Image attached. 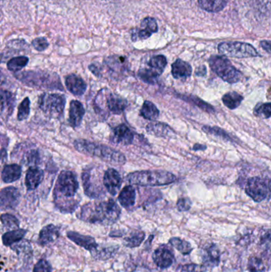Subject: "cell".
<instances>
[{
  "mask_svg": "<svg viewBox=\"0 0 271 272\" xmlns=\"http://www.w3.org/2000/svg\"><path fill=\"white\" fill-rule=\"evenodd\" d=\"M66 88L75 96H82L87 89L86 83L81 77L76 74L66 76Z\"/></svg>",
  "mask_w": 271,
  "mask_h": 272,
  "instance_id": "d6986e66",
  "label": "cell"
},
{
  "mask_svg": "<svg viewBox=\"0 0 271 272\" xmlns=\"http://www.w3.org/2000/svg\"><path fill=\"white\" fill-rule=\"evenodd\" d=\"M243 101V97L237 92H229L222 97L224 105L229 109L234 110L240 105Z\"/></svg>",
  "mask_w": 271,
  "mask_h": 272,
  "instance_id": "4dcf8cb0",
  "label": "cell"
},
{
  "mask_svg": "<svg viewBox=\"0 0 271 272\" xmlns=\"http://www.w3.org/2000/svg\"><path fill=\"white\" fill-rule=\"evenodd\" d=\"M135 138V134L125 124H120L113 130L111 141L115 144L128 146L132 144Z\"/></svg>",
  "mask_w": 271,
  "mask_h": 272,
  "instance_id": "2e32d148",
  "label": "cell"
},
{
  "mask_svg": "<svg viewBox=\"0 0 271 272\" xmlns=\"http://www.w3.org/2000/svg\"><path fill=\"white\" fill-rule=\"evenodd\" d=\"M26 160H27V164L28 165L32 166V167L37 165L40 163L39 152L35 149L31 150V151L27 153Z\"/></svg>",
  "mask_w": 271,
  "mask_h": 272,
  "instance_id": "f6af8a7d",
  "label": "cell"
},
{
  "mask_svg": "<svg viewBox=\"0 0 271 272\" xmlns=\"http://www.w3.org/2000/svg\"><path fill=\"white\" fill-rule=\"evenodd\" d=\"M44 172L38 167H31L28 169L26 175V186L27 190H34L37 189L43 181Z\"/></svg>",
  "mask_w": 271,
  "mask_h": 272,
  "instance_id": "ffe728a7",
  "label": "cell"
},
{
  "mask_svg": "<svg viewBox=\"0 0 271 272\" xmlns=\"http://www.w3.org/2000/svg\"><path fill=\"white\" fill-rule=\"evenodd\" d=\"M169 243L184 256H187L193 252V247H192L191 243L179 237H172L169 239Z\"/></svg>",
  "mask_w": 271,
  "mask_h": 272,
  "instance_id": "836d02e7",
  "label": "cell"
},
{
  "mask_svg": "<svg viewBox=\"0 0 271 272\" xmlns=\"http://www.w3.org/2000/svg\"><path fill=\"white\" fill-rule=\"evenodd\" d=\"M0 196L1 209L6 210L16 208L20 201L21 194L17 188L9 186L1 190Z\"/></svg>",
  "mask_w": 271,
  "mask_h": 272,
  "instance_id": "8fae6325",
  "label": "cell"
},
{
  "mask_svg": "<svg viewBox=\"0 0 271 272\" xmlns=\"http://www.w3.org/2000/svg\"><path fill=\"white\" fill-rule=\"evenodd\" d=\"M145 239V233L139 230H135L129 236L124 238V245L126 247L133 248L140 246Z\"/></svg>",
  "mask_w": 271,
  "mask_h": 272,
  "instance_id": "d590c367",
  "label": "cell"
},
{
  "mask_svg": "<svg viewBox=\"0 0 271 272\" xmlns=\"http://www.w3.org/2000/svg\"><path fill=\"white\" fill-rule=\"evenodd\" d=\"M247 268H248L249 272H265V266H264L263 260L256 256H253L249 259Z\"/></svg>",
  "mask_w": 271,
  "mask_h": 272,
  "instance_id": "7bdbcfd3",
  "label": "cell"
},
{
  "mask_svg": "<svg viewBox=\"0 0 271 272\" xmlns=\"http://www.w3.org/2000/svg\"><path fill=\"white\" fill-rule=\"evenodd\" d=\"M28 62H29V58L25 56L11 58L7 62V68L13 72H19L28 64Z\"/></svg>",
  "mask_w": 271,
  "mask_h": 272,
  "instance_id": "8d00e7d4",
  "label": "cell"
},
{
  "mask_svg": "<svg viewBox=\"0 0 271 272\" xmlns=\"http://www.w3.org/2000/svg\"><path fill=\"white\" fill-rule=\"evenodd\" d=\"M218 50L223 55L232 58H254L259 56V53L254 46L239 41L222 42L218 45Z\"/></svg>",
  "mask_w": 271,
  "mask_h": 272,
  "instance_id": "9c48e42d",
  "label": "cell"
},
{
  "mask_svg": "<svg viewBox=\"0 0 271 272\" xmlns=\"http://www.w3.org/2000/svg\"><path fill=\"white\" fill-rule=\"evenodd\" d=\"M84 107L82 103L78 101H72L70 103L69 123L73 128L79 127L84 117Z\"/></svg>",
  "mask_w": 271,
  "mask_h": 272,
  "instance_id": "7402d4cb",
  "label": "cell"
},
{
  "mask_svg": "<svg viewBox=\"0 0 271 272\" xmlns=\"http://www.w3.org/2000/svg\"><path fill=\"white\" fill-rule=\"evenodd\" d=\"M140 115L146 120H154L159 116V110L150 101H145L140 111Z\"/></svg>",
  "mask_w": 271,
  "mask_h": 272,
  "instance_id": "e575fe53",
  "label": "cell"
},
{
  "mask_svg": "<svg viewBox=\"0 0 271 272\" xmlns=\"http://www.w3.org/2000/svg\"><path fill=\"white\" fill-rule=\"evenodd\" d=\"M177 177L170 172L165 170H142L128 174L127 181L132 185L141 186H166L172 183Z\"/></svg>",
  "mask_w": 271,
  "mask_h": 272,
  "instance_id": "5b68a950",
  "label": "cell"
},
{
  "mask_svg": "<svg viewBox=\"0 0 271 272\" xmlns=\"http://www.w3.org/2000/svg\"><path fill=\"white\" fill-rule=\"evenodd\" d=\"M245 191L255 202L271 198V180L267 177H253L246 182Z\"/></svg>",
  "mask_w": 271,
  "mask_h": 272,
  "instance_id": "52a82bcc",
  "label": "cell"
},
{
  "mask_svg": "<svg viewBox=\"0 0 271 272\" xmlns=\"http://www.w3.org/2000/svg\"><path fill=\"white\" fill-rule=\"evenodd\" d=\"M32 45L37 51H44L49 46V42L45 37H37L32 41Z\"/></svg>",
  "mask_w": 271,
  "mask_h": 272,
  "instance_id": "c3c4849f",
  "label": "cell"
},
{
  "mask_svg": "<svg viewBox=\"0 0 271 272\" xmlns=\"http://www.w3.org/2000/svg\"><path fill=\"white\" fill-rule=\"evenodd\" d=\"M103 94H104L106 106L111 113L120 115L128 107V101L123 99V97H119L117 94L112 93L110 91H107L106 94L103 93Z\"/></svg>",
  "mask_w": 271,
  "mask_h": 272,
  "instance_id": "9a60e30c",
  "label": "cell"
},
{
  "mask_svg": "<svg viewBox=\"0 0 271 272\" xmlns=\"http://www.w3.org/2000/svg\"><path fill=\"white\" fill-rule=\"evenodd\" d=\"M207 149V146L203 144H199V143H196L194 146H193V150L194 151H204Z\"/></svg>",
  "mask_w": 271,
  "mask_h": 272,
  "instance_id": "db71d44e",
  "label": "cell"
},
{
  "mask_svg": "<svg viewBox=\"0 0 271 272\" xmlns=\"http://www.w3.org/2000/svg\"><path fill=\"white\" fill-rule=\"evenodd\" d=\"M146 132L149 134L157 137H168L174 135L170 127L163 123H151L146 127Z\"/></svg>",
  "mask_w": 271,
  "mask_h": 272,
  "instance_id": "484cf974",
  "label": "cell"
},
{
  "mask_svg": "<svg viewBox=\"0 0 271 272\" xmlns=\"http://www.w3.org/2000/svg\"><path fill=\"white\" fill-rule=\"evenodd\" d=\"M153 260L158 268L167 269L172 266L174 262V254L167 246L158 247L153 253Z\"/></svg>",
  "mask_w": 271,
  "mask_h": 272,
  "instance_id": "4fadbf2b",
  "label": "cell"
},
{
  "mask_svg": "<svg viewBox=\"0 0 271 272\" xmlns=\"http://www.w3.org/2000/svg\"><path fill=\"white\" fill-rule=\"evenodd\" d=\"M119 246L108 245L98 246L97 249H95L93 252H91L93 258L99 260H106L113 257L115 254L119 251Z\"/></svg>",
  "mask_w": 271,
  "mask_h": 272,
  "instance_id": "83f0119b",
  "label": "cell"
},
{
  "mask_svg": "<svg viewBox=\"0 0 271 272\" xmlns=\"http://www.w3.org/2000/svg\"><path fill=\"white\" fill-rule=\"evenodd\" d=\"M67 237L76 245L83 247L92 252L98 247L96 239L90 236L82 235L76 232L69 231L67 233Z\"/></svg>",
  "mask_w": 271,
  "mask_h": 272,
  "instance_id": "e0dca14e",
  "label": "cell"
},
{
  "mask_svg": "<svg viewBox=\"0 0 271 272\" xmlns=\"http://www.w3.org/2000/svg\"><path fill=\"white\" fill-rule=\"evenodd\" d=\"M27 230L23 229H15V230L6 232L2 235V243L5 246H7V247L14 245L15 243L20 242L23 239L25 235L27 234Z\"/></svg>",
  "mask_w": 271,
  "mask_h": 272,
  "instance_id": "f1b7e54d",
  "label": "cell"
},
{
  "mask_svg": "<svg viewBox=\"0 0 271 272\" xmlns=\"http://www.w3.org/2000/svg\"><path fill=\"white\" fill-rule=\"evenodd\" d=\"M16 78L27 86L37 89L63 91L59 76L54 72L26 71L15 75Z\"/></svg>",
  "mask_w": 271,
  "mask_h": 272,
  "instance_id": "277c9868",
  "label": "cell"
},
{
  "mask_svg": "<svg viewBox=\"0 0 271 272\" xmlns=\"http://www.w3.org/2000/svg\"><path fill=\"white\" fill-rule=\"evenodd\" d=\"M33 272H52V267L47 260H40L34 267Z\"/></svg>",
  "mask_w": 271,
  "mask_h": 272,
  "instance_id": "7dc6e473",
  "label": "cell"
},
{
  "mask_svg": "<svg viewBox=\"0 0 271 272\" xmlns=\"http://www.w3.org/2000/svg\"><path fill=\"white\" fill-rule=\"evenodd\" d=\"M136 190L132 186H127L123 188L119 195V202L123 208H132L136 204Z\"/></svg>",
  "mask_w": 271,
  "mask_h": 272,
  "instance_id": "d4e9b609",
  "label": "cell"
},
{
  "mask_svg": "<svg viewBox=\"0 0 271 272\" xmlns=\"http://www.w3.org/2000/svg\"><path fill=\"white\" fill-rule=\"evenodd\" d=\"M121 209L112 199L106 202H91L81 208L79 218L91 224L110 225L119 220Z\"/></svg>",
  "mask_w": 271,
  "mask_h": 272,
  "instance_id": "7a4b0ae2",
  "label": "cell"
},
{
  "mask_svg": "<svg viewBox=\"0 0 271 272\" xmlns=\"http://www.w3.org/2000/svg\"><path fill=\"white\" fill-rule=\"evenodd\" d=\"M193 72L192 66L181 59H177L172 65V75L177 80H186Z\"/></svg>",
  "mask_w": 271,
  "mask_h": 272,
  "instance_id": "44dd1931",
  "label": "cell"
},
{
  "mask_svg": "<svg viewBox=\"0 0 271 272\" xmlns=\"http://www.w3.org/2000/svg\"><path fill=\"white\" fill-rule=\"evenodd\" d=\"M228 0H199L200 6L208 12H220L228 4Z\"/></svg>",
  "mask_w": 271,
  "mask_h": 272,
  "instance_id": "f546056e",
  "label": "cell"
},
{
  "mask_svg": "<svg viewBox=\"0 0 271 272\" xmlns=\"http://www.w3.org/2000/svg\"><path fill=\"white\" fill-rule=\"evenodd\" d=\"M181 99L186 101L188 103H192L193 105L197 106V107L203 110V111H206L207 113L215 112V108L212 105H210L209 103H206L205 101H203L199 97L192 95H181Z\"/></svg>",
  "mask_w": 271,
  "mask_h": 272,
  "instance_id": "1f68e13d",
  "label": "cell"
},
{
  "mask_svg": "<svg viewBox=\"0 0 271 272\" xmlns=\"http://www.w3.org/2000/svg\"><path fill=\"white\" fill-rule=\"evenodd\" d=\"M192 206V202L189 198H180L177 202V208L180 212L189 211Z\"/></svg>",
  "mask_w": 271,
  "mask_h": 272,
  "instance_id": "681fc988",
  "label": "cell"
},
{
  "mask_svg": "<svg viewBox=\"0 0 271 272\" xmlns=\"http://www.w3.org/2000/svg\"><path fill=\"white\" fill-rule=\"evenodd\" d=\"M138 76L142 81L150 85H154L158 81V75L150 68H142L138 72Z\"/></svg>",
  "mask_w": 271,
  "mask_h": 272,
  "instance_id": "60d3db41",
  "label": "cell"
},
{
  "mask_svg": "<svg viewBox=\"0 0 271 272\" xmlns=\"http://www.w3.org/2000/svg\"><path fill=\"white\" fill-rule=\"evenodd\" d=\"M210 67L223 81L235 84L241 81L242 72L231 63L228 58L222 56H212L208 60Z\"/></svg>",
  "mask_w": 271,
  "mask_h": 272,
  "instance_id": "8992f818",
  "label": "cell"
},
{
  "mask_svg": "<svg viewBox=\"0 0 271 272\" xmlns=\"http://www.w3.org/2000/svg\"><path fill=\"white\" fill-rule=\"evenodd\" d=\"M103 182L109 194L115 196L120 190L123 181L119 172L115 169L110 168L104 173Z\"/></svg>",
  "mask_w": 271,
  "mask_h": 272,
  "instance_id": "5bb4252c",
  "label": "cell"
},
{
  "mask_svg": "<svg viewBox=\"0 0 271 272\" xmlns=\"http://www.w3.org/2000/svg\"><path fill=\"white\" fill-rule=\"evenodd\" d=\"M66 102V97L57 93H44L38 100L40 108L50 118H59L62 116Z\"/></svg>",
  "mask_w": 271,
  "mask_h": 272,
  "instance_id": "ba28073f",
  "label": "cell"
},
{
  "mask_svg": "<svg viewBox=\"0 0 271 272\" xmlns=\"http://www.w3.org/2000/svg\"><path fill=\"white\" fill-rule=\"evenodd\" d=\"M93 168L84 170L82 174L83 186L84 193L91 198H100L104 194V191L97 185L96 180L92 176Z\"/></svg>",
  "mask_w": 271,
  "mask_h": 272,
  "instance_id": "7c38bea8",
  "label": "cell"
},
{
  "mask_svg": "<svg viewBox=\"0 0 271 272\" xmlns=\"http://www.w3.org/2000/svg\"><path fill=\"white\" fill-rule=\"evenodd\" d=\"M254 114L258 117L269 119L271 117V103H258L254 109Z\"/></svg>",
  "mask_w": 271,
  "mask_h": 272,
  "instance_id": "b9f144b4",
  "label": "cell"
},
{
  "mask_svg": "<svg viewBox=\"0 0 271 272\" xmlns=\"http://www.w3.org/2000/svg\"><path fill=\"white\" fill-rule=\"evenodd\" d=\"M203 261L207 266L217 267L220 262V252L216 244L206 247L203 255Z\"/></svg>",
  "mask_w": 271,
  "mask_h": 272,
  "instance_id": "cb8c5ba5",
  "label": "cell"
},
{
  "mask_svg": "<svg viewBox=\"0 0 271 272\" xmlns=\"http://www.w3.org/2000/svg\"><path fill=\"white\" fill-rule=\"evenodd\" d=\"M30 110H31V101L28 97H26L19 105L18 120L19 121H23L27 119L30 115Z\"/></svg>",
  "mask_w": 271,
  "mask_h": 272,
  "instance_id": "ee69618b",
  "label": "cell"
},
{
  "mask_svg": "<svg viewBox=\"0 0 271 272\" xmlns=\"http://www.w3.org/2000/svg\"><path fill=\"white\" fill-rule=\"evenodd\" d=\"M260 244L266 247H269L271 246V229L264 232L263 235L260 237Z\"/></svg>",
  "mask_w": 271,
  "mask_h": 272,
  "instance_id": "f907efd6",
  "label": "cell"
},
{
  "mask_svg": "<svg viewBox=\"0 0 271 272\" xmlns=\"http://www.w3.org/2000/svg\"><path fill=\"white\" fill-rule=\"evenodd\" d=\"M261 46L266 51L271 53V41H262Z\"/></svg>",
  "mask_w": 271,
  "mask_h": 272,
  "instance_id": "f5cc1de1",
  "label": "cell"
},
{
  "mask_svg": "<svg viewBox=\"0 0 271 272\" xmlns=\"http://www.w3.org/2000/svg\"><path fill=\"white\" fill-rule=\"evenodd\" d=\"M15 105V99L8 91H1V116L2 119L11 115Z\"/></svg>",
  "mask_w": 271,
  "mask_h": 272,
  "instance_id": "603a6c76",
  "label": "cell"
},
{
  "mask_svg": "<svg viewBox=\"0 0 271 272\" xmlns=\"http://www.w3.org/2000/svg\"><path fill=\"white\" fill-rule=\"evenodd\" d=\"M167 65V58L163 55L154 56L150 58V60L148 62L150 69L155 72L158 76L162 75Z\"/></svg>",
  "mask_w": 271,
  "mask_h": 272,
  "instance_id": "d6a6232c",
  "label": "cell"
},
{
  "mask_svg": "<svg viewBox=\"0 0 271 272\" xmlns=\"http://www.w3.org/2000/svg\"><path fill=\"white\" fill-rule=\"evenodd\" d=\"M1 155H2V163H4V158L6 157V151L4 148H2V152H1Z\"/></svg>",
  "mask_w": 271,
  "mask_h": 272,
  "instance_id": "11a10c76",
  "label": "cell"
},
{
  "mask_svg": "<svg viewBox=\"0 0 271 272\" xmlns=\"http://www.w3.org/2000/svg\"><path fill=\"white\" fill-rule=\"evenodd\" d=\"M181 270L185 272H205L207 271V268L204 265L189 264L181 266Z\"/></svg>",
  "mask_w": 271,
  "mask_h": 272,
  "instance_id": "bcb514c9",
  "label": "cell"
},
{
  "mask_svg": "<svg viewBox=\"0 0 271 272\" xmlns=\"http://www.w3.org/2000/svg\"><path fill=\"white\" fill-rule=\"evenodd\" d=\"M207 73V69L204 66H200L199 68H197V70L196 71V75L197 76H204Z\"/></svg>",
  "mask_w": 271,
  "mask_h": 272,
  "instance_id": "816d5d0a",
  "label": "cell"
},
{
  "mask_svg": "<svg viewBox=\"0 0 271 272\" xmlns=\"http://www.w3.org/2000/svg\"><path fill=\"white\" fill-rule=\"evenodd\" d=\"M22 168L17 164H10L3 167L2 170V180L5 183H10L20 178Z\"/></svg>",
  "mask_w": 271,
  "mask_h": 272,
  "instance_id": "4316f807",
  "label": "cell"
},
{
  "mask_svg": "<svg viewBox=\"0 0 271 272\" xmlns=\"http://www.w3.org/2000/svg\"><path fill=\"white\" fill-rule=\"evenodd\" d=\"M202 130L207 134L219 137V138L224 139V140L233 142V138H232V136L228 134V132H225L224 129H222L219 127L203 126L202 128Z\"/></svg>",
  "mask_w": 271,
  "mask_h": 272,
  "instance_id": "f35d334b",
  "label": "cell"
},
{
  "mask_svg": "<svg viewBox=\"0 0 271 272\" xmlns=\"http://www.w3.org/2000/svg\"><path fill=\"white\" fill-rule=\"evenodd\" d=\"M59 237V227L54 225H48L40 231L37 243L41 247H44L55 241Z\"/></svg>",
  "mask_w": 271,
  "mask_h": 272,
  "instance_id": "ac0fdd59",
  "label": "cell"
},
{
  "mask_svg": "<svg viewBox=\"0 0 271 272\" xmlns=\"http://www.w3.org/2000/svg\"><path fill=\"white\" fill-rule=\"evenodd\" d=\"M79 183L76 175L72 171L64 170L60 173L54 190V203L63 213H72L78 206L76 197Z\"/></svg>",
  "mask_w": 271,
  "mask_h": 272,
  "instance_id": "6da1fadb",
  "label": "cell"
},
{
  "mask_svg": "<svg viewBox=\"0 0 271 272\" xmlns=\"http://www.w3.org/2000/svg\"><path fill=\"white\" fill-rule=\"evenodd\" d=\"M158 30V24L154 18H151V17L145 18L141 23L140 28H137V29L132 31V41L146 39L152 35L153 34L156 33Z\"/></svg>",
  "mask_w": 271,
  "mask_h": 272,
  "instance_id": "30bf717a",
  "label": "cell"
},
{
  "mask_svg": "<svg viewBox=\"0 0 271 272\" xmlns=\"http://www.w3.org/2000/svg\"><path fill=\"white\" fill-rule=\"evenodd\" d=\"M1 221H2V225L6 229L15 230V229H19V226H20V223L17 217H15L14 215L9 214V213L2 214Z\"/></svg>",
  "mask_w": 271,
  "mask_h": 272,
  "instance_id": "ab89813d",
  "label": "cell"
},
{
  "mask_svg": "<svg viewBox=\"0 0 271 272\" xmlns=\"http://www.w3.org/2000/svg\"><path fill=\"white\" fill-rule=\"evenodd\" d=\"M12 250H14L19 256L23 257H29L33 254V249L31 247V243L27 240L19 242L12 245Z\"/></svg>",
  "mask_w": 271,
  "mask_h": 272,
  "instance_id": "74e56055",
  "label": "cell"
},
{
  "mask_svg": "<svg viewBox=\"0 0 271 272\" xmlns=\"http://www.w3.org/2000/svg\"><path fill=\"white\" fill-rule=\"evenodd\" d=\"M74 146L79 152L97 157L114 165H123L126 163V158L123 154L105 145L99 144L85 139H77L74 142Z\"/></svg>",
  "mask_w": 271,
  "mask_h": 272,
  "instance_id": "3957f363",
  "label": "cell"
}]
</instances>
